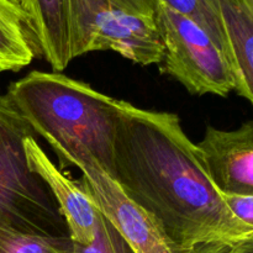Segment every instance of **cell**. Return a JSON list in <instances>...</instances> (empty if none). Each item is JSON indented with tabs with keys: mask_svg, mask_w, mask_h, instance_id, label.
Here are the masks:
<instances>
[{
	"mask_svg": "<svg viewBox=\"0 0 253 253\" xmlns=\"http://www.w3.org/2000/svg\"><path fill=\"white\" fill-rule=\"evenodd\" d=\"M27 14L43 58L54 72H62L73 57L68 0H29Z\"/></svg>",
	"mask_w": 253,
	"mask_h": 253,
	"instance_id": "10",
	"label": "cell"
},
{
	"mask_svg": "<svg viewBox=\"0 0 253 253\" xmlns=\"http://www.w3.org/2000/svg\"><path fill=\"white\" fill-rule=\"evenodd\" d=\"M24 152L30 170L39 175L56 200L71 240L89 245L94 239L100 210L79 179H72L46 155L35 136L24 140Z\"/></svg>",
	"mask_w": 253,
	"mask_h": 253,
	"instance_id": "8",
	"label": "cell"
},
{
	"mask_svg": "<svg viewBox=\"0 0 253 253\" xmlns=\"http://www.w3.org/2000/svg\"><path fill=\"white\" fill-rule=\"evenodd\" d=\"M174 11L189 19L203 30L229 59L224 22L216 0H162Z\"/></svg>",
	"mask_w": 253,
	"mask_h": 253,
	"instance_id": "12",
	"label": "cell"
},
{
	"mask_svg": "<svg viewBox=\"0 0 253 253\" xmlns=\"http://www.w3.org/2000/svg\"><path fill=\"white\" fill-rule=\"evenodd\" d=\"M79 182L101 214L114 225L135 253H180L160 222L131 202L116 182L93 163L77 165Z\"/></svg>",
	"mask_w": 253,
	"mask_h": 253,
	"instance_id": "6",
	"label": "cell"
},
{
	"mask_svg": "<svg viewBox=\"0 0 253 253\" xmlns=\"http://www.w3.org/2000/svg\"><path fill=\"white\" fill-rule=\"evenodd\" d=\"M224 22L235 91L253 103V0H216Z\"/></svg>",
	"mask_w": 253,
	"mask_h": 253,
	"instance_id": "9",
	"label": "cell"
},
{
	"mask_svg": "<svg viewBox=\"0 0 253 253\" xmlns=\"http://www.w3.org/2000/svg\"><path fill=\"white\" fill-rule=\"evenodd\" d=\"M157 20L163 47L161 73L179 82L193 95L227 96L235 90L229 61L200 27L163 1Z\"/></svg>",
	"mask_w": 253,
	"mask_h": 253,
	"instance_id": "5",
	"label": "cell"
},
{
	"mask_svg": "<svg viewBox=\"0 0 253 253\" xmlns=\"http://www.w3.org/2000/svg\"><path fill=\"white\" fill-rule=\"evenodd\" d=\"M31 19L19 0H0V73L17 72L35 57Z\"/></svg>",
	"mask_w": 253,
	"mask_h": 253,
	"instance_id": "11",
	"label": "cell"
},
{
	"mask_svg": "<svg viewBox=\"0 0 253 253\" xmlns=\"http://www.w3.org/2000/svg\"><path fill=\"white\" fill-rule=\"evenodd\" d=\"M0 253H73L69 236H44L0 221Z\"/></svg>",
	"mask_w": 253,
	"mask_h": 253,
	"instance_id": "13",
	"label": "cell"
},
{
	"mask_svg": "<svg viewBox=\"0 0 253 253\" xmlns=\"http://www.w3.org/2000/svg\"><path fill=\"white\" fill-rule=\"evenodd\" d=\"M36 136L10 99L0 95V221L44 236H69L56 200L31 172L24 140Z\"/></svg>",
	"mask_w": 253,
	"mask_h": 253,
	"instance_id": "4",
	"label": "cell"
},
{
	"mask_svg": "<svg viewBox=\"0 0 253 253\" xmlns=\"http://www.w3.org/2000/svg\"><path fill=\"white\" fill-rule=\"evenodd\" d=\"M162 0H68L73 59L113 51L141 64H158L163 47L158 29Z\"/></svg>",
	"mask_w": 253,
	"mask_h": 253,
	"instance_id": "3",
	"label": "cell"
},
{
	"mask_svg": "<svg viewBox=\"0 0 253 253\" xmlns=\"http://www.w3.org/2000/svg\"><path fill=\"white\" fill-rule=\"evenodd\" d=\"M229 211L239 221L253 227V194H221Z\"/></svg>",
	"mask_w": 253,
	"mask_h": 253,
	"instance_id": "15",
	"label": "cell"
},
{
	"mask_svg": "<svg viewBox=\"0 0 253 253\" xmlns=\"http://www.w3.org/2000/svg\"><path fill=\"white\" fill-rule=\"evenodd\" d=\"M6 96L30 127L48 142L61 167L93 163L111 178L116 120L124 100L61 72L32 71Z\"/></svg>",
	"mask_w": 253,
	"mask_h": 253,
	"instance_id": "2",
	"label": "cell"
},
{
	"mask_svg": "<svg viewBox=\"0 0 253 253\" xmlns=\"http://www.w3.org/2000/svg\"><path fill=\"white\" fill-rule=\"evenodd\" d=\"M73 253H135L120 232L100 212L93 241L89 245L73 242Z\"/></svg>",
	"mask_w": 253,
	"mask_h": 253,
	"instance_id": "14",
	"label": "cell"
},
{
	"mask_svg": "<svg viewBox=\"0 0 253 253\" xmlns=\"http://www.w3.org/2000/svg\"><path fill=\"white\" fill-rule=\"evenodd\" d=\"M19 1H20V4H21L22 6L25 7V10L27 11V5H29V0H19Z\"/></svg>",
	"mask_w": 253,
	"mask_h": 253,
	"instance_id": "17",
	"label": "cell"
},
{
	"mask_svg": "<svg viewBox=\"0 0 253 253\" xmlns=\"http://www.w3.org/2000/svg\"><path fill=\"white\" fill-rule=\"evenodd\" d=\"M111 179L160 222L180 253H231L253 244V227L229 211L177 114L124 100Z\"/></svg>",
	"mask_w": 253,
	"mask_h": 253,
	"instance_id": "1",
	"label": "cell"
},
{
	"mask_svg": "<svg viewBox=\"0 0 253 253\" xmlns=\"http://www.w3.org/2000/svg\"><path fill=\"white\" fill-rule=\"evenodd\" d=\"M231 253H253V244H249L245 245V246L239 247V249H236Z\"/></svg>",
	"mask_w": 253,
	"mask_h": 253,
	"instance_id": "16",
	"label": "cell"
},
{
	"mask_svg": "<svg viewBox=\"0 0 253 253\" xmlns=\"http://www.w3.org/2000/svg\"><path fill=\"white\" fill-rule=\"evenodd\" d=\"M209 179L221 194H253V121L236 130L208 126L195 143Z\"/></svg>",
	"mask_w": 253,
	"mask_h": 253,
	"instance_id": "7",
	"label": "cell"
}]
</instances>
